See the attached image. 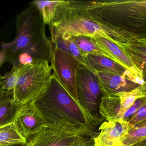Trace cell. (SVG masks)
Returning a JSON list of instances; mask_svg holds the SVG:
<instances>
[{"mask_svg": "<svg viewBox=\"0 0 146 146\" xmlns=\"http://www.w3.org/2000/svg\"><path fill=\"white\" fill-rule=\"evenodd\" d=\"M93 41L106 54L109 58L124 67L132 75L135 81L142 85L143 76L141 72L134 63L126 49L104 38H92Z\"/></svg>", "mask_w": 146, "mask_h": 146, "instance_id": "obj_10", "label": "cell"}, {"mask_svg": "<svg viewBox=\"0 0 146 146\" xmlns=\"http://www.w3.org/2000/svg\"><path fill=\"white\" fill-rule=\"evenodd\" d=\"M97 76L102 92L106 96L131 91L141 85L126 77L116 74L100 72Z\"/></svg>", "mask_w": 146, "mask_h": 146, "instance_id": "obj_13", "label": "cell"}, {"mask_svg": "<svg viewBox=\"0 0 146 146\" xmlns=\"http://www.w3.org/2000/svg\"><path fill=\"white\" fill-rule=\"evenodd\" d=\"M19 106L11 93L0 90V127L14 121Z\"/></svg>", "mask_w": 146, "mask_h": 146, "instance_id": "obj_14", "label": "cell"}, {"mask_svg": "<svg viewBox=\"0 0 146 146\" xmlns=\"http://www.w3.org/2000/svg\"><path fill=\"white\" fill-rule=\"evenodd\" d=\"M143 82L142 85L144 86V88H145V95H146V76L143 77Z\"/></svg>", "mask_w": 146, "mask_h": 146, "instance_id": "obj_28", "label": "cell"}, {"mask_svg": "<svg viewBox=\"0 0 146 146\" xmlns=\"http://www.w3.org/2000/svg\"><path fill=\"white\" fill-rule=\"evenodd\" d=\"M146 119V99L141 108L129 120L130 124L135 127L136 125Z\"/></svg>", "mask_w": 146, "mask_h": 146, "instance_id": "obj_26", "label": "cell"}, {"mask_svg": "<svg viewBox=\"0 0 146 146\" xmlns=\"http://www.w3.org/2000/svg\"><path fill=\"white\" fill-rule=\"evenodd\" d=\"M134 126L123 119L104 121L94 138L95 146H123L122 140Z\"/></svg>", "mask_w": 146, "mask_h": 146, "instance_id": "obj_11", "label": "cell"}, {"mask_svg": "<svg viewBox=\"0 0 146 146\" xmlns=\"http://www.w3.org/2000/svg\"><path fill=\"white\" fill-rule=\"evenodd\" d=\"M61 1H35L32 3L35 5L40 10L44 23L50 25L54 17L58 6Z\"/></svg>", "mask_w": 146, "mask_h": 146, "instance_id": "obj_19", "label": "cell"}, {"mask_svg": "<svg viewBox=\"0 0 146 146\" xmlns=\"http://www.w3.org/2000/svg\"><path fill=\"white\" fill-rule=\"evenodd\" d=\"M53 70L46 60L34 61L22 66L17 86L11 93L19 105L31 103L46 89L50 82Z\"/></svg>", "mask_w": 146, "mask_h": 146, "instance_id": "obj_6", "label": "cell"}, {"mask_svg": "<svg viewBox=\"0 0 146 146\" xmlns=\"http://www.w3.org/2000/svg\"><path fill=\"white\" fill-rule=\"evenodd\" d=\"M126 50L130 54L134 63L141 72L143 77L146 76V55L131 52L127 49Z\"/></svg>", "mask_w": 146, "mask_h": 146, "instance_id": "obj_23", "label": "cell"}, {"mask_svg": "<svg viewBox=\"0 0 146 146\" xmlns=\"http://www.w3.org/2000/svg\"><path fill=\"white\" fill-rule=\"evenodd\" d=\"M76 84L79 104L97 128L105 120L100 112V104L104 95L97 74L81 64L77 73Z\"/></svg>", "mask_w": 146, "mask_h": 146, "instance_id": "obj_7", "label": "cell"}, {"mask_svg": "<svg viewBox=\"0 0 146 146\" xmlns=\"http://www.w3.org/2000/svg\"><path fill=\"white\" fill-rule=\"evenodd\" d=\"M146 139V125L131 129L123 138L124 146H132Z\"/></svg>", "mask_w": 146, "mask_h": 146, "instance_id": "obj_22", "label": "cell"}, {"mask_svg": "<svg viewBox=\"0 0 146 146\" xmlns=\"http://www.w3.org/2000/svg\"><path fill=\"white\" fill-rule=\"evenodd\" d=\"M125 48L128 51L146 55V39H137Z\"/></svg>", "mask_w": 146, "mask_h": 146, "instance_id": "obj_24", "label": "cell"}, {"mask_svg": "<svg viewBox=\"0 0 146 146\" xmlns=\"http://www.w3.org/2000/svg\"><path fill=\"white\" fill-rule=\"evenodd\" d=\"M45 26L40 10L31 2L17 16L15 39L1 44V59L13 66L39 60L51 62L53 45L46 36Z\"/></svg>", "mask_w": 146, "mask_h": 146, "instance_id": "obj_2", "label": "cell"}, {"mask_svg": "<svg viewBox=\"0 0 146 146\" xmlns=\"http://www.w3.org/2000/svg\"><path fill=\"white\" fill-rule=\"evenodd\" d=\"M13 122L17 130L27 142L47 125L38 109L31 103L19 106Z\"/></svg>", "mask_w": 146, "mask_h": 146, "instance_id": "obj_9", "label": "cell"}, {"mask_svg": "<svg viewBox=\"0 0 146 146\" xmlns=\"http://www.w3.org/2000/svg\"><path fill=\"white\" fill-rule=\"evenodd\" d=\"M53 42L63 35L104 38L121 48L132 43L134 36L94 18L89 1H61L49 25Z\"/></svg>", "mask_w": 146, "mask_h": 146, "instance_id": "obj_1", "label": "cell"}, {"mask_svg": "<svg viewBox=\"0 0 146 146\" xmlns=\"http://www.w3.org/2000/svg\"><path fill=\"white\" fill-rule=\"evenodd\" d=\"M132 146H146V139Z\"/></svg>", "mask_w": 146, "mask_h": 146, "instance_id": "obj_27", "label": "cell"}, {"mask_svg": "<svg viewBox=\"0 0 146 146\" xmlns=\"http://www.w3.org/2000/svg\"><path fill=\"white\" fill-rule=\"evenodd\" d=\"M51 57L52 74L60 83L79 104L77 91V73L80 62L73 55L58 48L53 44Z\"/></svg>", "mask_w": 146, "mask_h": 146, "instance_id": "obj_8", "label": "cell"}, {"mask_svg": "<svg viewBox=\"0 0 146 146\" xmlns=\"http://www.w3.org/2000/svg\"><path fill=\"white\" fill-rule=\"evenodd\" d=\"M71 37L80 50L84 53L100 54L108 58L106 54L93 41L90 37L84 36H71Z\"/></svg>", "mask_w": 146, "mask_h": 146, "instance_id": "obj_21", "label": "cell"}, {"mask_svg": "<svg viewBox=\"0 0 146 146\" xmlns=\"http://www.w3.org/2000/svg\"><path fill=\"white\" fill-rule=\"evenodd\" d=\"M52 43L58 48L73 55L81 64H83L85 53L83 52L77 46L72 38L71 36L62 35L57 38Z\"/></svg>", "mask_w": 146, "mask_h": 146, "instance_id": "obj_18", "label": "cell"}, {"mask_svg": "<svg viewBox=\"0 0 146 146\" xmlns=\"http://www.w3.org/2000/svg\"><path fill=\"white\" fill-rule=\"evenodd\" d=\"M27 144H17V145H12V146H27Z\"/></svg>", "mask_w": 146, "mask_h": 146, "instance_id": "obj_30", "label": "cell"}, {"mask_svg": "<svg viewBox=\"0 0 146 146\" xmlns=\"http://www.w3.org/2000/svg\"><path fill=\"white\" fill-rule=\"evenodd\" d=\"M120 109V100L118 96H104L102 97L100 104V112L106 121L119 120Z\"/></svg>", "mask_w": 146, "mask_h": 146, "instance_id": "obj_15", "label": "cell"}, {"mask_svg": "<svg viewBox=\"0 0 146 146\" xmlns=\"http://www.w3.org/2000/svg\"><path fill=\"white\" fill-rule=\"evenodd\" d=\"M146 96L139 98L135 101L134 104L127 110L124 115L123 120L128 122L129 120L133 117V115L143 106L146 100Z\"/></svg>", "mask_w": 146, "mask_h": 146, "instance_id": "obj_25", "label": "cell"}, {"mask_svg": "<svg viewBox=\"0 0 146 146\" xmlns=\"http://www.w3.org/2000/svg\"><path fill=\"white\" fill-rule=\"evenodd\" d=\"M85 146H95L94 143V139H92Z\"/></svg>", "mask_w": 146, "mask_h": 146, "instance_id": "obj_29", "label": "cell"}, {"mask_svg": "<svg viewBox=\"0 0 146 146\" xmlns=\"http://www.w3.org/2000/svg\"><path fill=\"white\" fill-rule=\"evenodd\" d=\"M115 95L120 98L121 109L119 115V119H123L125 113L136 100L146 96L145 88L142 84L136 88L128 92H120Z\"/></svg>", "mask_w": 146, "mask_h": 146, "instance_id": "obj_17", "label": "cell"}, {"mask_svg": "<svg viewBox=\"0 0 146 146\" xmlns=\"http://www.w3.org/2000/svg\"><path fill=\"white\" fill-rule=\"evenodd\" d=\"M22 66H13L11 71L1 76V90L11 94L17 84L21 74Z\"/></svg>", "mask_w": 146, "mask_h": 146, "instance_id": "obj_20", "label": "cell"}, {"mask_svg": "<svg viewBox=\"0 0 146 146\" xmlns=\"http://www.w3.org/2000/svg\"><path fill=\"white\" fill-rule=\"evenodd\" d=\"M90 141H91V140H90ZM90 141H89V142H90ZM89 142H88V143H86V144H85V145H83V146H86V145H87V144H88V143H89Z\"/></svg>", "mask_w": 146, "mask_h": 146, "instance_id": "obj_31", "label": "cell"}, {"mask_svg": "<svg viewBox=\"0 0 146 146\" xmlns=\"http://www.w3.org/2000/svg\"><path fill=\"white\" fill-rule=\"evenodd\" d=\"M31 103L38 109L47 125L66 120L78 127L96 130L84 110L53 74L47 88Z\"/></svg>", "mask_w": 146, "mask_h": 146, "instance_id": "obj_3", "label": "cell"}, {"mask_svg": "<svg viewBox=\"0 0 146 146\" xmlns=\"http://www.w3.org/2000/svg\"><path fill=\"white\" fill-rule=\"evenodd\" d=\"M99 133L63 120L42 128L28 141L27 146H82Z\"/></svg>", "mask_w": 146, "mask_h": 146, "instance_id": "obj_5", "label": "cell"}, {"mask_svg": "<svg viewBox=\"0 0 146 146\" xmlns=\"http://www.w3.org/2000/svg\"><path fill=\"white\" fill-rule=\"evenodd\" d=\"M83 65L96 74L100 72L116 74L126 77L136 82L131 74L124 67L103 55L85 53Z\"/></svg>", "mask_w": 146, "mask_h": 146, "instance_id": "obj_12", "label": "cell"}, {"mask_svg": "<svg viewBox=\"0 0 146 146\" xmlns=\"http://www.w3.org/2000/svg\"><path fill=\"white\" fill-rule=\"evenodd\" d=\"M95 19L130 33L137 39H146V1H90Z\"/></svg>", "mask_w": 146, "mask_h": 146, "instance_id": "obj_4", "label": "cell"}, {"mask_svg": "<svg viewBox=\"0 0 146 146\" xmlns=\"http://www.w3.org/2000/svg\"><path fill=\"white\" fill-rule=\"evenodd\" d=\"M27 143L26 140L17 130L13 122L0 127V146Z\"/></svg>", "mask_w": 146, "mask_h": 146, "instance_id": "obj_16", "label": "cell"}]
</instances>
